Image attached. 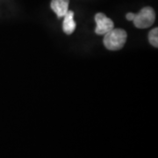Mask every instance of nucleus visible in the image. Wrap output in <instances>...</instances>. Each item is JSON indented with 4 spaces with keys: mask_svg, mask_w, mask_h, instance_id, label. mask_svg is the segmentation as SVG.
Listing matches in <instances>:
<instances>
[{
    "mask_svg": "<svg viewBox=\"0 0 158 158\" xmlns=\"http://www.w3.org/2000/svg\"><path fill=\"white\" fill-rule=\"evenodd\" d=\"M127 34L125 30L120 28H113L105 34L104 45L109 50H119L124 47L127 41Z\"/></svg>",
    "mask_w": 158,
    "mask_h": 158,
    "instance_id": "f257e3e1",
    "label": "nucleus"
},
{
    "mask_svg": "<svg viewBox=\"0 0 158 158\" xmlns=\"http://www.w3.org/2000/svg\"><path fill=\"white\" fill-rule=\"evenodd\" d=\"M135 13L129 12V13H127V14L126 15V18H127V20H129V21H133V20H134V19H135Z\"/></svg>",
    "mask_w": 158,
    "mask_h": 158,
    "instance_id": "0eeeda50",
    "label": "nucleus"
},
{
    "mask_svg": "<svg viewBox=\"0 0 158 158\" xmlns=\"http://www.w3.org/2000/svg\"><path fill=\"white\" fill-rule=\"evenodd\" d=\"M69 0H52L51 8L59 18H62L69 11Z\"/></svg>",
    "mask_w": 158,
    "mask_h": 158,
    "instance_id": "20e7f679",
    "label": "nucleus"
},
{
    "mask_svg": "<svg viewBox=\"0 0 158 158\" xmlns=\"http://www.w3.org/2000/svg\"><path fill=\"white\" fill-rule=\"evenodd\" d=\"M95 21L97 24L95 32L97 34H99V35L106 34L114 27L113 20L101 12L97 13L95 16Z\"/></svg>",
    "mask_w": 158,
    "mask_h": 158,
    "instance_id": "7ed1b4c3",
    "label": "nucleus"
},
{
    "mask_svg": "<svg viewBox=\"0 0 158 158\" xmlns=\"http://www.w3.org/2000/svg\"><path fill=\"white\" fill-rule=\"evenodd\" d=\"M148 40L150 42V44L155 47V48H157L158 47V28L156 27L155 29L151 30L149 32L148 34Z\"/></svg>",
    "mask_w": 158,
    "mask_h": 158,
    "instance_id": "423d86ee",
    "label": "nucleus"
},
{
    "mask_svg": "<svg viewBox=\"0 0 158 158\" xmlns=\"http://www.w3.org/2000/svg\"><path fill=\"white\" fill-rule=\"evenodd\" d=\"M63 23H62V29L66 34H71L76 29V22L74 20V12L72 11H68L66 14L63 16Z\"/></svg>",
    "mask_w": 158,
    "mask_h": 158,
    "instance_id": "39448f33",
    "label": "nucleus"
},
{
    "mask_svg": "<svg viewBox=\"0 0 158 158\" xmlns=\"http://www.w3.org/2000/svg\"><path fill=\"white\" fill-rule=\"evenodd\" d=\"M156 19V14L155 11L151 7H144L141 10V11L135 14L134 19V23L137 28H148L151 27L153 23Z\"/></svg>",
    "mask_w": 158,
    "mask_h": 158,
    "instance_id": "f03ea898",
    "label": "nucleus"
}]
</instances>
